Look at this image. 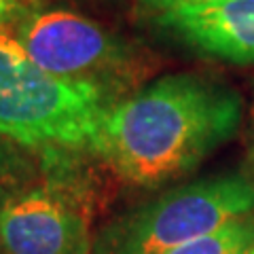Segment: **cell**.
Returning <instances> with one entry per match:
<instances>
[{
    "instance_id": "8992f818",
    "label": "cell",
    "mask_w": 254,
    "mask_h": 254,
    "mask_svg": "<svg viewBox=\"0 0 254 254\" xmlns=\"http://www.w3.org/2000/svg\"><path fill=\"white\" fill-rule=\"evenodd\" d=\"M153 21L199 53L231 64H254V0L185 4L153 15Z\"/></svg>"
},
{
    "instance_id": "8fae6325",
    "label": "cell",
    "mask_w": 254,
    "mask_h": 254,
    "mask_svg": "<svg viewBox=\"0 0 254 254\" xmlns=\"http://www.w3.org/2000/svg\"><path fill=\"white\" fill-rule=\"evenodd\" d=\"M252 131H254V108H252ZM252 153H254V142H252Z\"/></svg>"
},
{
    "instance_id": "ba28073f",
    "label": "cell",
    "mask_w": 254,
    "mask_h": 254,
    "mask_svg": "<svg viewBox=\"0 0 254 254\" xmlns=\"http://www.w3.org/2000/svg\"><path fill=\"white\" fill-rule=\"evenodd\" d=\"M254 246V214L235 218L216 231L195 237L168 254H248Z\"/></svg>"
},
{
    "instance_id": "30bf717a",
    "label": "cell",
    "mask_w": 254,
    "mask_h": 254,
    "mask_svg": "<svg viewBox=\"0 0 254 254\" xmlns=\"http://www.w3.org/2000/svg\"><path fill=\"white\" fill-rule=\"evenodd\" d=\"M140 11H144L146 15H159L163 11L176 9V6H185V4H208V2H220V0H136Z\"/></svg>"
},
{
    "instance_id": "277c9868",
    "label": "cell",
    "mask_w": 254,
    "mask_h": 254,
    "mask_svg": "<svg viewBox=\"0 0 254 254\" xmlns=\"http://www.w3.org/2000/svg\"><path fill=\"white\" fill-rule=\"evenodd\" d=\"M248 214H254V182L246 176L187 182L102 225L91 254H168Z\"/></svg>"
},
{
    "instance_id": "7c38bea8",
    "label": "cell",
    "mask_w": 254,
    "mask_h": 254,
    "mask_svg": "<svg viewBox=\"0 0 254 254\" xmlns=\"http://www.w3.org/2000/svg\"><path fill=\"white\" fill-rule=\"evenodd\" d=\"M0 254H6V252H4V248H2V244H0Z\"/></svg>"
},
{
    "instance_id": "3957f363",
    "label": "cell",
    "mask_w": 254,
    "mask_h": 254,
    "mask_svg": "<svg viewBox=\"0 0 254 254\" xmlns=\"http://www.w3.org/2000/svg\"><path fill=\"white\" fill-rule=\"evenodd\" d=\"M11 30L36 66L98 87L115 102L138 91L155 68L148 51L66 6H36Z\"/></svg>"
},
{
    "instance_id": "5b68a950",
    "label": "cell",
    "mask_w": 254,
    "mask_h": 254,
    "mask_svg": "<svg viewBox=\"0 0 254 254\" xmlns=\"http://www.w3.org/2000/svg\"><path fill=\"white\" fill-rule=\"evenodd\" d=\"M45 155L43 178L0 208L6 254H91L93 190L64 163V150Z\"/></svg>"
},
{
    "instance_id": "9c48e42d",
    "label": "cell",
    "mask_w": 254,
    "mask_h": 254,
    "mask_svg": "<svg viewBox=\"0 0 254 254\" xmlns=\"http://www.w3.org/2000/svg\"><path fill=\"white\" fill-rule=\"evenodd\" d=\"M36 6H41V0H0V28H13Z\"/></svg>"
},
{
    "instance_id": "6da1fadb",
    "label": "cell",
    "mask_w": 254,
    "mask_h": 254,
    "mask_svg": "<svg viewBox=\"0 0 254 254\" xmlns=\"http://www.w3.org/2000/svg\"><path fill=\"white\" fill-rule=\"evenodd\" d=\"M242 125L235 89L195 72L165 74L106 110L89 150L131 187L157 189L193 172Z\"/></svg>"
},
{
    "instance_id": "52a82bcc",
    "label": "cell",
    "mask_w": 254,
    "mask_h": 254,
    "mask_svg": "<svg viewBox=\"0 0 254 254\" xmlns=\"http://www.w3.org/2000/svg\"><path fill=\"white\" fill-rule=\"evenodd\" d=\"M45 174V155L0 133V208L36 185Z\"/></svg>"
},
{
    "instance_id": "4fadbf2b",
    "label": "cell",
    "mask_w": 254,
    "mask_h": 254,
    "mask_svg": "<svg viewBox=\"0 0 254 254\" xmlns=\"http://www.w3.org/2000/svg\"><path fill=\"white\" fill-rule=\"evenodd\" d=\"M248 254H254V246H252V248H250V250H248Z\"/></svg>"
},
{
    "instance_id": "7a4b0ae2",
    "label": "cell",
    "mask_w": 254,
    "mask_h": 254,
    "mask_svg": "<svg viewBox=\"0 0 254 254\" xmlns=\"http://www.w3.org/2000/svg\"><path fill=\"white\" fill-rule=\"evenodd\" d=\"M115 104L93 85L70 83L30 60L11 28H0V133L38 153L89 148Z\"/></svg>"
}]
</instances>
